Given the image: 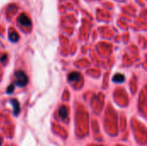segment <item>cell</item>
I'll return each mask as SVG.
<instances>
[{
  "instance_id": "cell-2",
  "label": "cell",
  "mask_w": 147,
  "mask_h": 146,
  "mask_svg": "<svg viewBox=\"0 0 147 146\" xmlns=\"http://www.w3.org/2000/svg\"><path fill=\"white\" fill-rule=\"evenodd\" d=\"M18 22L20 24H22L24 27H30V25H31V20L25 14L20 15V16L18 17Z\"/></svg>"
},
{
  "instance_id": "cell-8",
  "label": "cell",
  "mask_w": 147,
  "mask_h": 146,
  "mask_svg": "<svg viewBox=\"0 0 147 146\" xmlns=\"http://www.w3.org/2000/svg\"><path fill=\"white\" fill-rule=\"evenodd\" d=\"M15 83H11L9 87H8V89H7V93L8 94H11L13 91H14V89H15Z\"/></svg>"
},
{
  "instance_id": "cell-3",
  "label": "cell",
  "mask_w": 147,
  "mask_h": 146,
  "mask_svg": "<svg viewBox=\"0 0 147 146\" xmlns=\"http://www.w3.org/2000/svg\"><path fill=\"white\" fill-rule=\"evenodd\" d=\"M10 103H11V105L13 106V108H14V114L16 116L18 114V113L20 112V104L17 102V100H16V99L10 100Z\"/></svg>"
},
{
  "instance_id": "cell-9",
  "label": "cell",
  "mask_w": 147,
  "mask_h": 146,
  "mask_svg": "<svg viewBox=\"0 0 147 146\" xmlns=\"http://www.w3.org/2000/svg\"><path fill=\"white\" fill-rule=\"evenodd\" d=\"M5 59H7V55L3 54V56H2V57L0 58V61H1L2 63H3Z\"/></svg>"
},
{
  "instance_id": "cell-6",
  "label": "cell",
  "mask_w": 147,
  "mask_h": 146,
  "mask_svg": "<svg viewBox=\"0 0 147 146\" xmlns=\"http://www.w3.org/2000/svg\"><path fill=\"white\" fill-rule=\"evenodd\" d=\"M59 115L62 120L66 119V117H67V108L65 107H64V106L61 107L59 108Z\"/></svg>"
},
{
  "instance_id": "cell-4",
  "label": "cell",
  "mask_w": 147,
  "mask_h": 146,
  "mask_svg": "<svg viewBox=\"0 0 147 146\" xmlns=\"http://www.w3.org/2000/svg\"><path fill=\"white\" fill-rule=\"evenodd\" d=\"M79 79H80V74L78 72H76V71L70 73L68 76V80L70 82H78Z\"/></svg>"
},
{
  "instance_id": "cell-5",
  "label": "cell",
  "mask_w": 147,
  "mask_h": 146,
  "mask_svg": "<svg viewBox=\"0 0 147 146\" xmlns=\"http://www.w3.org/2000/svg\"><path fill=\"white\" fill-rule=\"evenodd\" d=\"M113 82H115V83H122V82H124L125 81V77H124V75L123 74H121V73H117V74H115L114 77H113Z\"/></svg>"
},
{
  "instance_id": "cell-1",
  "label": "cell",
  "mask_w": 147,
  "mask_h": 146,
  "mask_svg": "<svg viewBox=\"0 0 147 146\" xmlns=\"http://www.w3.org/2000/svg\"><path fill=\"white\" fill-rule=\"evenodd\" d=\"M15 77H16V82L14 83L19 87H24L28 83V77L22 71H16Z\"/></svg>"
},
{
  "instance_id": "cell-7",
  "label": "cell",
  "mask_w": 147,
  "mask_h": 146,
  "mask_svg": "<svg viewBox=\"0 0 147 146\" xmlns=\"http://www.w3.org/2000/svg\"><path fill=\"white\" fill-rule=\"evenodd\" d=\"M9 40L11 41L16 42L18 40V39H19V36H18V34H17V33L16 31H11L9 34Z\"/></svg>"
},
{
  "instance_id": "cell-10",
  "label": "cell",
  "mask_w": 147,
  "mask_h": 146,
  "mask_svg": "<svg viewBox=\"0 0 147 146\" xmlns=\"http://www.w3.org/2000/svg\"><path fill=\"white\" fill-rule=\"evenodd\" d=\"M2 145V139H0V146Z\"/></svg>"
}]
</instances>
